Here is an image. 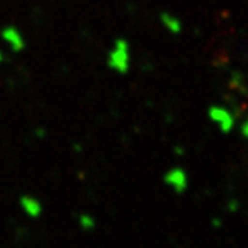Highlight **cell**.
Listing matches in <instances>:
<instances>
[{
  "label": "cell",
  "mask_w": 248,
  "mask_h": 248,
  "mask_svg": "<svg viewBox=\"0 0 248 248\" xmlns=\"http://www.w3.org/2000/svg\"><path fill=\"white\" fill-rule=\"evenodd\" d=\"M208 117L223 133H230L235 129L236 118L232 111L221 105H211L208 108Z\"/></svg>",
  "instance_id": "obj_2"
},
{
  "label": "cell",
  "mask_w": 248,
  "mask_h": 248,
  "mask_svg": "<svg viewBox=\"0 0 248 248\" xmlns=\"http://www.w3.org/2000/svg\"><path fill=\"white\" fill-rule=\"evenodd\" d=\"M5 57H6V56H5V52H3V51H0V63H3V62H5Z\"/></svg>",
  "instance_id": "obj_9"
},
{
  "label": "cell",
  "mask_w": 248,
  "mask_h": 248,
  "mask_svg": "<svg viewBox=\"0 0 248 248\" xmlns=\"http://www.w3.org/2000/svg\"><path fill=\"white\" fill-rule=\"evenodd\" d=\"M109 69L117 74H127L130 69V45L124 38H118L114 41L112 48L106 57Z\"/></svg>",
  "instance_id": "obj_1"
},
{
  "label": "cell",
  "mask_w": 248,
  "mask_h": 248,
  "mask_svg": "<svg viewBox=\"0 0 248 248\" xmlns=\"http://www.w3.org/2000/svg\"><path fill=\"white\" fill-rule=\"evenodd\" d=\"M160 23L172 34H180L183 30V21L178 18V16H175L170 12H162L160 14Z\"/></svg>",
  "instance_id": "obj_6"
},
{
  "label": "cell",
  "mask_w": 248,
  "mask_h": 248,
  "mask_svg": "<svg viewBox=\"0 0 248 248\" xmlns=\"http://www.w3.org/2000/svg\"><path fill=\"white\" fill-rule=\"evenodd\" d=\"M0 38H2L8 46L14 51V52H21L26 48V41L23 38L21 31L16 29L15 26H6L0 31Z\"/></svg>",
  "instance_id": "obj_4"
},
{
  "label": "cell",
  "mask_w": 248,
  "mask_h": 248,
  "mask_svg": "<svg viewBox=\"0 0 248 248\" xmlns=\"http://www.w3.org/2000/svg\"><path fill=\"white\" fill-rule=\"evenodd\" d=\"M163 181L176 194H183L188 188V173L186 172V169L175 166L166 170V173L163 175Z\"/></svg>",
  "instance_id": "obj_3"
},
{
  "label": "cell",
  "mask_w": 248,
  "mask_h": 248,
  "mask_svg": "<svg viewBox=\"0 0 248 248\" xmlns=\"http://www.w3.org/2000/svg\"><path fill=\"white\" fill-rule=\"evenodd\" d=\"M78 224L82 230H87L88 232V230H93L96 227V220L93 216L84 212V214H79V217H78Z\"/></svg>",
  "instance_id": "obj_7"
},
{
  "label": "cell",
  "mask_w": 248,
  "mask_h": 248,
  "mask_svg": "<svg viewBox=\"0 0 248 248\" xmlns=\"http://www.w3.org/2000/svg\"><path fill=\"white\" fill-rule=\"evenodd\" d=\"M20 206H21L24 214L27 217H30V218H38V217H41L42 211H44L41 201H38L34 196H29V194H26V196H21L20 198Z\"/></svg>",
  "instance_id": "obj_5"
},
{
  "label": "cell",
  "mask_w": 248,
  "mask_h": 248,
  "mask_svg": "<svg viewBox=\"0 0 248 248\" xmlns=\"http://www.w3.org/2000/svg\"><path fill=\"white\" fill-rule=\"evenodd\" d=\"M241 135L245 138V139H248V117L242 121V124H241Z\"/></svg>",
  "instance_id": "obj_8"
}]
</instances>
